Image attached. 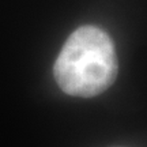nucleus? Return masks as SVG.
I'll use <instances>...</instances> for the list:
<instances>
[{
  "label": "nucleus",
  "instance_id": "f257e3e1",
  "mask_svg": "<svg viewBox=\"0 0 147 147\" xmlns=\"http://www.w3.org/2000/svg\"><path fill=\"white\" fill-rule=\"evenodd\" d=\"M117 71L110 37L95 26H82L65 41L53 67V76L64 93L89 98L109 89Z\"/></svg>",
  "mask_w": 147,
  "mask_h": 147
}]
</instances>
